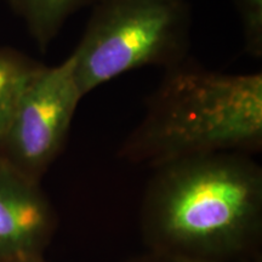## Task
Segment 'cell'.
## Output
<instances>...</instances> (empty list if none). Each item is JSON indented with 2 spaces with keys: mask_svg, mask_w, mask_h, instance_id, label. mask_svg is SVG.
Segmentation results:
<instances>
[{
  "mask_svg": "<svg viewBox=\"0 0 262 262\" xmlns=\"http://www.w3.org/2000/svg\"><path fill=\"white\" fill-rule=\"evenodd\" d=\"M153 170L140 210L148 250L194 262L261 253L262 169L250 156L208 153Z\"/></svg>",
  "mask_w": 262,
  "mask_h": 262,
  "instance_id": "cell-1",
  "label": "cell"
},
{
  "mask_svg": "<svg viewBox=\"0 0 262 262\" xmlns=\"http://www.w3.org/2000/svg\"><path fill=\"white\" fill-rule=\"evenodd\" d=\"M182 63L169 68L119 156L156 169L192 156L260 152L262 74H226Z\"/></svg>",
  "mask_w": 262,
  "mask_h": 262,
  "instance_id": "cell-2",
  "label": "cell"
},
{
  "mask_svg": "<svg viewBox=\"0 0 262 262\" xmlns=\"http://www.w3.org/2000/svg\"><path fill=\"white\" fill-rule=\"evenodd\" d=\"M79 44L72 52L75 81L88 94L126 72L182 63L189 45L183 0H95Z\"/></svg>",
  "mask_w": 262,
  "mask_h": 262,
  "instance_id": "cell-3",
  "label": "cell"
},
{
  "mask_svg": "<svg viewBox=\"0 0 262 262\" xmlns=\"http://www.w3.org/2000/svg\"><path fill=\"white\" fill-rule=\"evenodd\" d=\"M83 97L70 56L57 66H39L0 141V159L25 178L40 182L63 148Z\"/></svg>",
  "mask_w": 262,
  "mask_h": 262,
  "instance_id": "cell-4",
  "label": "cell"
},
{
  "mask_svg": "<svg viewBox=\"0 0 262 262\" xmlns=\"http://www.w3.org/2000/svg\"><path fill=\"white\" fill-rule=\"evenodd\" d=\"M56 226V212L39 182L0 159V262L42 255Z\"/></svg>",
  "mask_w": 262,
  "mask_h": 262,
  "instance_id": "cell-5",
  "label": "cell"
},
{
  "mask_svg": "<svg viewBox=\"0 0 262 262\" xmlns=\"http://www.w3.org/2000/svg\"><path fill=\"white\" fill-rule=\"evenodd\" d=\"M95 0H6L41 50L56 38L70 16Z\"/></svg>",
  "mask_w": 262,
  "mask_h": 262,
  "instance_id": "cell-6",
  "label": "cell"
},
{
  "mask_svg": "<svg viewBox=\"0 0 262 262\" xmlns=\"http://www.w3.org/2000/svg\"><path fill=\"white\" fill-rule=\"evenodd\" d=\"M40 66L11 48H0V141L26 84Z\"/></svg>",
  "mask_w": 262,
  "mask_h": 262,
  "instance_id": "cell-7",
  "label": "cell"
},
{
  "mask_svg": "<svg viewBox=\"0 0 262 262\" xmlns=\"http://www.w3.org/2000/svg\"><path fill=\"white\" fill-rule=\"evenodd\" d=\"M243 29L245 51L262 57V0H233Z\"/></svg>",
  "mask_w": 262,
  "mask_h": 262,
  "instance_id": "cell-8",
  "label": "cell"
},
{
  "mask_svg": "<svg viewBox=\"0 0 262 262\" xmlns=\"http://www.w3.org/2000/svg\"><path fill=\"white\" fill-rule=\"evenodd\" d=\"M125 262H194L191 260H186V258L170 256V255L156 253V251L148 250L146 254L139 255Z\"/></svg>",
  "mask_w": 262,
  "mask_h": 262,
  "instance_id": "cell-9",
  "label": "cell"
},
{
  "mask_svg": "<svg viewBox=\"0 0 262 262\" xmlns=\"http://www.w3.org/2000/svg\"><path fill=\"white\" fill-rule=\"evenodd\" d=\"M241 262H262V254L257 253V254L253 255V256L245 258V260L241 261Z\"/></svg>",
  "mask_w": 262,
  "mask_h": 262,
  "instance_id": "cell-10",
  "label": "cell"
},
{
  "mask_svg": "<svg viewBox=\"0 0 262 262\" xmlns=\"http://www.w3.org/2000/svg\"><path fill=\"white\" fill-rule=\"evenodd\" d=\"M18 262H47V261L44 260V256H42V255H38V256L25 258V260H21Z\"/></svg>",
  "mask_w": 262,
  "mask_h": 262,
  "instance_id": "cell-11",
  "label": "cell"
}]
</instances>
